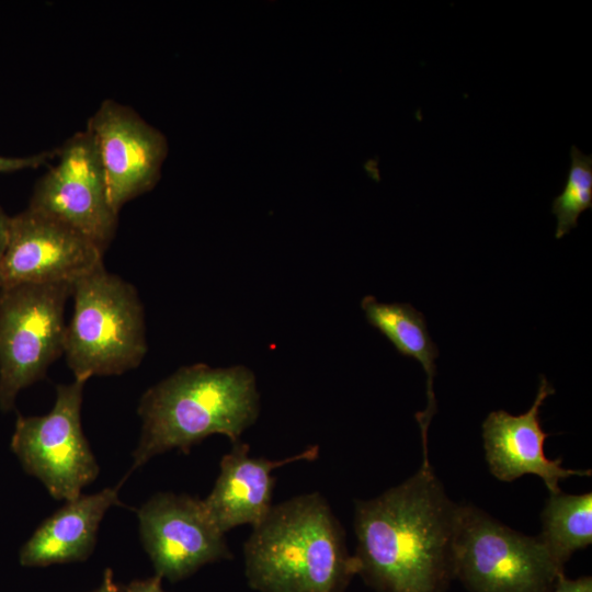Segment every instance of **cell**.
I'll use <instances>...</instances> for the list:
<instances>
[{"label":"cell","mask_w":592,"mask_h":592,"mask_svg":"<svg viewBox=\"0 0 592 592\" xmlns=\"http://www.w3.org/2000/svg\"><path fill=\"white\" fill-rule=\"evenodd\" d=\"M457 509L429 460L399 486L356 501L357 573L377 592H441L453 572Z\"/></svg>","instance_id":"1"},{"label":"cell","mask_w":592,"mask_h":592,"mask_svg":"<svg viewBox=\"0 0 592 592\" xmlns=\"http://www.w3.org/2000/svg\"><path fill=\"white\" fill-rule=\"evenodd\" d=\"M243 556L248 583L259 592H344L358 571L341 524L318 492L272 505Z\"/></svg>","instance_id":"2"},{"label":"cell","mask_w":592,"mask_h":592,"mask_svg":"<svg viewBox=\"0 0 592 592\" xmlns=\"http://www.w3.org/2000/svg\"><path fill=\"white\" fill-rule=\"evenodd\" d=\"M259 411L255 377L246 366L181 367L150 387L139 401L143 426L132 469L172 448L189 453L213 434L236 443Z\"/></svg>","instance_id":"3"},{"label":"cell","mask_w":592,"mask_h":592,"mask_svg":"<svg viewBox=\"0 0 592 592\" xmlns=\"http://www.w3.org/2000/svg\"><path fill=\"white\" fill-rule=\"evenodd\" d=\"M73 311L64 353L75 380L121 375L137 367L146 351L141 301L135 287L104 265L72 285Z\"/></svg>","instance_id":"4"},{"label":"cell","mask_w":592,"mask_h":592,"mask_svg":"<svg viewBox=\"0 0 592 592\" xmlns=\"http://www.w3.org/2000/svg\"><path fill=\"white\" fill-rule=\"evenodd\" d=\"M453 572L471 592H550L563 566L540 536H526L473 505H458Z\"/></svg>","instance_id":"5"},{"label":"cell","mask_w":592,"mask_h":592,"mask_svg":"<svg viewBox=\"0 0 592 592\" xmlns=\"http://www.w3.org/2000/svg\"><path fill=\"white\" fill-rule=\"evenodd\" d=\"M70 283L0 288V408L14 407L20 390L41 380L64 353L65 305Z\"/></svg>","instance_id":"6"},{"label":"cell","mask_w":592,"mask_h":592,"mask_svg":"<svg viewBox=\"0 0 592 592\" xmlns=\"http://www.w3.org/2000/svg\"><path fill=\"white\" fill-rule=\"evenodd\" d=\"M83 382L56 387L52 410L19 415L11 448L24 470L39 479L56 500L70 501L99 475V465L82 432Z\"/></svg>","instance_id":"7"},{"label":"cell","mask_w":592,"mask_h":592,"mask_svg":"<svg viewBox=\"0 0 592 592\" xmlns=\"http://www.w3.org/2000/svg\"><path fill=\"white\" fill-rule=\"evenodd\" d=\"M27 208L61 221L106 250L118 213L111 205L96 147L87 129L58 148L57 162L36 182Z\"/></svg>","instance_id":"8"},{"label":"cell","mask_w":592,"mask_h":592,"mask_svg":"<svg viewBox=\"0 0 592 592\" xmlns=\"http://www.w3.org/2000/svg\"><path fill=\"white\" fill-rule=\"evenodd\" d=\"M103 251L83 235L26 208L10 218L0 259V288L21 284H73L103 265Z\"/></svg>","instance_id":"9"},{"label":"cell","mask_w":592,"mask_h":592,"mask_svg":"<svg viewBox=\"0 0 592 592\" xmlns=\"http://www.w3.org/2000/svg\"><path fill=\"white\" fill-rule=\"evenodd\" d=\"M137 515L144 547L161 579L175 582L206 563L231 558L225 534L200 499L161 492Z\"/></svg>","instance_id":"10"},{"label":"cell","mask_w":592,"mask_h":592,"mask_svg":"<svg viewBox=\"0 0 592 592\" xmlns=\"http://www.w3.org/2000/svg\"><path fill=\"white\" fill-rule=\"evenodd\" d=\"M86 129L94 140L111 205L119 213L158 182L168 151L166 137L135 110L112 99L101 103Z\"/></svg>","instance_id":"11"},{"label":"cell","mask_w":592,"mask_h":592,"mask_svg":"<svg viewBox=\"0 0 592 592\" xmlns=\"http://www.w3.org/2000/svg\"><path fill=\"white\" fill-rule=\"evenodd\" d=\"M555 392L545 376L532 407L525 413L512 415L504 410L492 411L482 423L486 458L492 475L502 481L532 474L539 476L550 494L560 492L558 482L570 476H590V470L561 467V458L546 457V434L540 425L539 408Z\"/></svg>","instance_id":"12"},{"label":"cell","mask_w":592,"mask_h":592,"mask_svg":"<svg viewBox=\"0 0 592 592\" xmlns=\"http://www.w3.org/2000/svg\"><path fill=\"white\" fill-rule=\"evenodd\" d=\"M319 455L317 445L282 460H269L249 455V445L234 443L232 449L223 456L220 473L210 493L204 499V508L214 524L226 534L243 524L252 527L261 523L272 508L275 478L271 471L298 460H314Z\"/></svg>","instance_id":"13"},{"label":"cell","mask_w":592,"mask_h":592,"mask_svg":"<svg viewBox=\"0 0 592 592\" xmlns=\"http://www.w3.org/2000/svg\"><path fill=\"white\" fill-rule=\"evenodd\" d=\"M119 504L118 487L67 501L47 517L23 545L20 563L46 567L86 560L93 551L105 512Z\"/></svg>","instance_id":"14"},{"label":"cell","mask_w":592,"mask_h":592,"mask_svg":"<svg viewBox=\"0 0 592 592\" xmlns=\"http://www.w3.org/2000/svg\"><path fill=\"white\" fill-rule=\"evenodd\" d=\"M366 320L384 334L403 356L417 360L423 367L428 382V407L415 414L421 430L423 453L428 451V429L436 412L433 392L435 358L439 349L429 334L422 312L407 303H380L374 296H365L361 301Z\"/></svg>","instance_id":"15"},{"label":"cell","mask_w":592,"mask_h":592,"mask_svg":"<svg viewBox=\"0 0 592 592\" xmlns=\"http://www.w3.org/2000/svg\"><path fill=\"white\" fill-rule=\"evenodd\" d=\"M540 538L563 566L578 549L592 543V493L550 494L542 512Z\"/></svg>","instance_id":"16"},{"label":"cell","mask_w":592,"mask_h":592,"mask_svg":"<svg viewBox=\"0 0 592 592\" xmlns=\"http://www.w3.org/2000/svg\"><path fill=\"white\" fill-rule=\"evenodd\" d=\"M570 159L565 189L551 204V212L557 217V239L577 227L582 212L592 208V155H584L572 145Z\"/></svg>","instance_id":"17"},{"label":"cell","mask_w":592,"mask_h":592,"mask_svg":"<svg viewBox=\"0 0 592 592\" xmlns=\"http://www.w3.org/2000/svg\"><path fill=\"white\" fill-rule=\"evenodd\" d=\"M58 148L46 150L27 157L0 156V173L15 172L24 169H35L57 157Z\"/></svg>","instance_id":"18"},{"label":"cell","mask_w":592,"mask_h":592,"mask_svg":"<svg viewBox=\"0 0 592 592\" xmlns=\"http://www.w3.org/2000/svg\"><path fill=\"white\" fill-rule=\"evenodd\" d=\"M550 592H592V580L590 577L570 580L562 573Z\"/></svg>","instance_id":"19"},{"label":"cell","mask_w":592,"mask_h":592,"mask_svg":"<svg viewBox=\"0 0 592 592\" xmlns=\"http://www.w3.org/2000/svg\"><path fill=\"white\" fill-rule=\"evenodd\" d=\"M161 580L157 574L145 580H134L128 585L122 587V592H166L161 587Z\"/></svg>","instance_id":"20"},{"label":"cell","mask_w":592,"mask_h":592,"mask_svg":"<svg viewBox=\"0 0 592 592\" xmlns=\"http://www.w3.org/2000/svg\"><path fill=\"white\" fill-rule=\"evenodd\" d=\"M10 218L0 207V259L7 246Z\"/></svg>","instance_id":"21"},{"label":"cell","mask_w":592,"mask_h":592,"mask_svg":"<svg viewBox=\"0 0 592 592\" xmlns=\"http://www.w3.org/2000/svg\"><path fill=\"white\" fill-rule=\"evenodd\" d=\"M93 592H122V587L115 583L112 570L106 569L102 583Z\"/></svg>","instance_id":"22"}]
</instances>
